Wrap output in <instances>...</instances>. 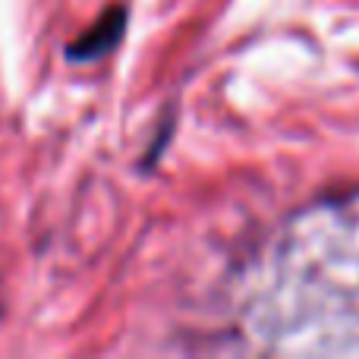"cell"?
<instances>
[{
    "mask_svg": "<svg viewBox=\"0 0 359 359\" xmlns=\"http://www.w3.org/2000/svg\"><path fill=\"white\" fill-rule=\"evenodd\" d=\"M123 22H126L123 10L104 13V19H101V22L95 25L88 35H82L76 44H69L67 54L73 57V60H92V57L107 54V50L120 41V35H123Z\"/></svg>",
    "mask_w": 359,
    "mask_h": 359,
    "instance_id": "6da1fadb",
    "label": "cell"
}]
</instances>
